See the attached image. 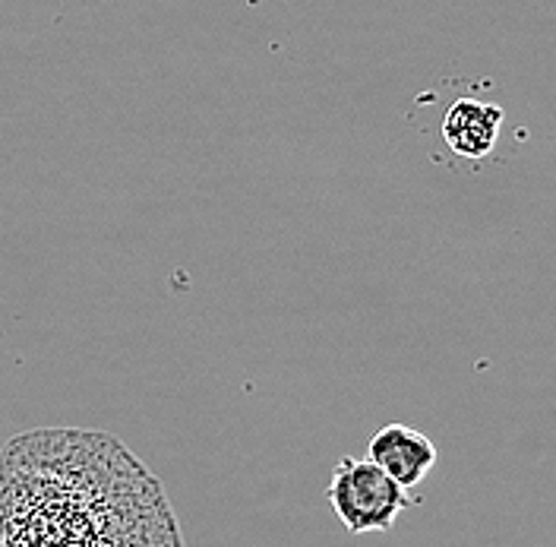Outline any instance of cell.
I'll return each instance as SVG.
<instances>
[{"mask_svg":"<svg viewBox=\"0 0 556 547\" xmlns=\"http://www.w3.org/2000/svg\"><path fill=\"white\" fill-rule=\"evenodd\" d=\"M503 108L481 99H458L443 117V139L458 159H484L496 149Z\"/></svg>","mask_w":556,"mask_h":547,"instance_id":"4","label":"cell"},{"mask_svg":"<svg viewBox=\"0 0 556 547\" xmlns=\"http://www.w3.org/2000/svg\"><path fill=\"white\" fill-rule=\"evenodd\" d=\"M0 547H187L162 481L117 437L38 427L0 446Z\"/></svg>","mask_w":556,"mask_h":547,"instance_id":"1","label":"cell"},{"mask_svg":"<svg viewBox=\"0 0 556 547\" xmlns=\"http://www.w3.org/2000/svg\"><path fill=\"white\" fill-rule=\"evenodd\" d=\"M367 459L405 490L417 487L437 465V446L427 434L408 424H386L367 446Z\"/></svg>","mask_w":556,"mask_h":547,"instance_id":"3","label":"cell"},{"mask_svg":"<svg viewBox=\"0 0 556 547\" xmlns=\"http://www.w3.org/2000/svg\"><path fill=\"white\" fill-rule=\"evenodd\" d=\"M329 507L351 535L389 532L415 500L370 459H342L329 481Z\"/></svg>","mask_w":556,"mask_h":547,"instance_id":"2","label":"cell"}]
</instances>
